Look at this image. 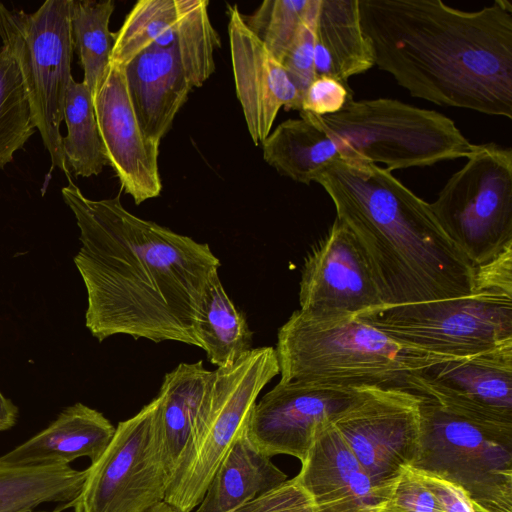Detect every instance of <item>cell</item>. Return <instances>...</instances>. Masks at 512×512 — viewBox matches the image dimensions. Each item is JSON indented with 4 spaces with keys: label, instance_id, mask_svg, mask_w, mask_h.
Wrapping results in <instances>:
<instances>
[{
    "label": "cell",
    "instance_id": "32",
    "mask_svg": "<svg viewBox=\"0 0 512 512\" xmlns=\"http://www.w3.org/2000/svg\"><path fill=\"white\" fill-rule=\"evenodd\" d=\"M370 512H444L412 467H405Z\"/></svg>",
    "mask_w": 512,
    "mask_h": 512
},
{
    "label": "cell",
    "instance_id": "9",
    "mask_svg": "<svg viewBox=\"0 0 512 512\" xmlns=\"http://www.w3.org/2000/svg\"><path fill=\"white\" fill-rule=\"evenodd\" d=\"M467 159L430 207L476 268L512 246V150L479 144Z\"/></svg>",
    "mask_w": 512,
    "mask_h": 512
},
{
    "label": "cell",
    "instance_id": "6",
    "mask_svg": "<svg viewBox=\"0 0 512 512\" xmlns=\"http://www.w3.org/2000/svg\"><path fill=\"white\" fill-rule=\"evenodd\" d=\"M70 5L71 0H47L27 13L10 10L0 2V42L18 66L32 121L52 166L67 176L60 125L73 78Z\"/></svg>",
    "mask_w": 512,
    "mask_h": 512
},
{
    "label": "cell",
    "instance_id": "39",
    "mask_svg": "<svg viewBox=\"0 0 512 512\" xmlns=\"http://www.w3.org/2000/svg\"><path fill=\"white\" fill-rule=\"evenodd\" d=\"M152 512H180L173 506L169 505L165 501L159 504L156 508L152 510Z\"/></svg>",
    "mask_w": 512,
    "mask_h": 512
},
{
    "label": "cell",
    "instance_id": "4",
    "mask_svg": "<svg viewBox=\"0 0 512 512\" xmlns=\"http://www.w3.org/2000/svg\"><path fill=\"white\" fill-rule=\"evenodd\" d=\"M280 382L407 390L413 375L456 359L399 342L353 316L317 318L297 310L279 328Z\"/></svg>",
    "mask_w": 512,
    "mask_h": 512
},
{
    "label": "cell",
    "instance_id": "35",
    "mask_svg": "<svg viewBox=\"0 0 512 512\" xmlns=\"http://www.w3.org/2000/svg\"><path fill=\"white\" fill-rule=\"evenodd\" d=\"M349 100L352 91L348 85L330 77H317L304 93L301 111L326 116L340 111Z\"/></svg>",
    "mask_w": 512,
    "mask_h": 512
},
{
    "label": "cell",
    "instance_id": "36",
    "mask_svg": "<svg viewBox=\"0 0 512 512\" xmlns=\"http://www.w3.org/2000/svg\"><path fill=\"white\" fill-rule=\"evenodd\" d=\"M413 470L435 496L444 512H477L468 494L455 483L431 472Z\"/></svg>",
    "mask_w": 512,
    "mask_h": 512
},
{
    "label": "cell",
    "instance_id": "16",
    "mask_svg": "<svg viewBox=\"0 0 512 512\" xmlns=\"http://www.w3.org/2000/svg\"><path fill=\"white\" fill-rule=\"evenodd\" d=\"M299 304L317 318L358 317L385 306L362 246L337 218L304 259Z\"/></svg>",
    "mask_w": 512,
    "mask_h": 512
},
{
    "label": "cell",
    "instance_id": "17",
    "mask_svg": "<svg viewBox=\"0 0 512 512\" xmlns=\"http://www.w3.org/2000/svg\"><path fill=\"white\" fill-rule=\"evenodd\" d=\"M107 165L135 204L158 197L162 184L159 146L143 134L132 107L124 67L110 63L92 97Z\"/></svg>",
    "mask_w": 512,
    "mask_h": 512
},
{
    "label": "cell",
    "instance_id": "20",
    "mask_svg": "<svg viewBox=\"0 0 512 512\" xmlns=\"http://www.w3.org/2000/svg\"><path fill=\"white\" fill-rule=\"evenodd\" d=\"M123 67L140 128L159 146L194 87L172 51L147 49Z\"/></svg>",
    "mask_w": 512,
    "mask_h": 512
},
{
    "label": "cell",
    "instance_id": "10",
    "mask_svg": "<svg viewBox=\"0 0 512 512\" xmlns=\"http://www.w3.org/2000/svg\"><path fill=\"white\" fill-rule=\"evenodd\" d=\"M420 397V451L410 467L461 487L477 512H512V437L490 432Z\"/></svg>",
    "mask_w": 512,
    "mask_h": 512
},
{
    "label": "cell",
    "instance_id": "37",
    "mask_svg": "<svg viewBox=\"0 0 512 512\" xmlns=\"http://www.w3.org/2000/svg\"><path fill=\"white\" fill-rule=\"evenodd\" d=\"M476 290H491L512 296V246L490 262L476 267Z\"/></svg>",
    "mask_w": 512,
    "mask_h": 512
},
{
    "label": "cell",
    "instance_id": "13",
    "mask_svg": "<svg viewBox=\"0 0 512 512\" xmlns=\"http://www.w3.org/2000/svg\"><path fill=\"white\" fill-rule=\"evenodd\" d=\"M207 0H140L113 33L110 63L125 66L140 52H174L193 87L215 71L221 38L208 14Z\"/></svg>",
    "mask_w": 512,
    "mask_h": 512
},
{
    "label": "cell",
    "instance_id": "19",
    "mask_svg": "<svg viewBox=\"0 0 512 512\" xmlns=\"http://www.w3.org/2000/svg\"><path fill=\"white\" fill-rule=\"evenodd\" d=\"M296 477L316 512H370L387 492L372 483L332 424L317 432Z\"/></svg>",
    "mask_w": 512,
    "mask_h": 512
},
{
    "label": "cell",
    "instance_id": "5",
    "mask_svg": "<svg viewBox=\"0 0 512 512\" xmlns=\"http://www.w3.org/2000/svg\"><path fill=\"white\" fill-rule=\"evenodd\" d=\"M315 116L343 160L384 163L390 172L467 158L476 146L445 115L395 99H352L334 114Z\"/></svg>",
    "mask_w": 512,
    "mask_h": 512
},
{
    "label": "cell",
    "instance_id": "1",
    "mask_svg": "<svg viewBox=\"0 0 512 512\" xmlns=\"http://www.w3.org/2000/svg\"><path fill=\"white\" fill-rule=\"evenodd\" d=\"M64 202L80 230L74 263L87 291L85 325L99 342L125 334L201 348L196 321L220 260L207 243L93 200L69 180Z\"/></svg>",
    "mask_w": 512,
    "mask_h": 512
},
{
    "label": "cell",
    "instance_id": "18",
    "mask_svg": "<svg viewBox=\"0 0 512 512\" xmlns=\"http://www.w3.org/2000/svg\"><path fill=\"white\" fill-rule=\"evenodd\" d=\"M228 11L236 94L251 139L259 145L282 107L301 111L303 96L281 62L246 25L237 5L228 6Z\"/></svg>",
    "mask_w": 512,
    "mask_h": 512
},
{
    "label": "cell",
    "instance_id": "22",
    "mask_svg": "<svg viewBox=\"0 0 512 512\" xmlns=\"http://www.w3.org/2000/svg\"><path fill=\"white\" fill-rule=\"evenodd\" d=\"M369 39L363 32L358 0H320L315 31L314 74L344 85L373 67Z\"/></svg>",
    "mask_w": 512,
    "mask_h": 512
},
{
    "label": "cell",
    "instance_id": "8",
    "mask_svg": "<svg viewBox=\"0 0 512 512\" xmlns=\"http://www.w3.org/2000/svg\"><path fill=\"white\" fill-rule=\"evenodd\" d=\"M73 512H152L165 501L173 467L156 396L121 421L102 455L86 468Z\"/></svg>",
    "mask_w": 512,
    "mask_h": 512
},
{
    "label": "cell",
    "instance_id": "2",
    "mask_svg": "<svg viewBox=\"0 0 512 512\" xmlns=\"http://www.w3.org/2000/svg\"><path fill=\"white\" fill-rule=\"evenodd\" d=\"M374 64L417 98L512 118V4L358 0Z\"/></svg>",
    "mask_w": 512,
    "mask_h": 512
},
{
    "label": "cell",
    "instance_id": "29",
    "mask_svg": "<svg viewBox=\"0 0 512 512\" xmlns=\"http://www.w3.org/2000/svg\"><path fill=\"white\" fill-rule=\"evenodd\" d=\"M67 135L62 148L68 168L76 176L91 177L102 172L107 161L98 129L92 94L87 85L72 78L64 103Z\"/></svg>",
    "mask_w": 512,
    "mask_h": 512
},
{
    "label": "cell",
    "instance_id": "15",
    "mask_svg": "<svg viewBox=\"0 0 512 512\" xmlns=\"http://www.w3.org/2000/svg\"><path fill=\"white\" fill-rule=\"evenodd\" d=\"M372 387L279 381L255 403L247 434L268 457L290 455L302 463L317 432L364 398Z\"/></svg>",
    "mask_w": 512,
    "mask_h": 512
},
{
    "label": "cell",
    "instance_id": "25",
    "mask_svg": "<svg viewBox=\"0 0 512 512\" xmlns=\"http://www.w3.org/2000/svg\"><path fill=\"white\" fill-rule=\"evenodd\" d=\"M214 382L215 370L206 369L202 360L180 363L164 375L157 396L162 432L173 471L209 403Z\"/></svg>",
    "mask_w": 512,
    "mask_h": 512
},
{
    "label": "cell",
    "instance_id": "38",
    "mask_svg": "<svg viewBox=\"0 0 512 512\" xmlns=\"http://www.w3.org/2000/svg\"><path fill=\"white\" fill-rule=\"evenodd\" d=\"M18 407L0 391V432L11 429L18 420Z\"/></svg>",
    "mask_w": 512,
    "mask_h": 512
},
{
    "label": "cell",
    "instance_id": "7",
    "mask_svg": "<svg viewBox=\"0 0 512 512\" xmlns=\"http://www.w3.org/2000/svg\"><path fill=\"white\" fill-rule=\"evenodd\" d=\"M280 372L275 348H252L231 366L215 370L208 406L195 425L172 473L165 502L192 512L246 427L261 390Z\"/></svg>",
    "mask_w": 512,
    "mask_h": 512
},
{
    "label": "cell",
    "instance_id": "31",
    "mask_svg": "<svg viewBox=\"0 0 512 512\" xmlns=\"http://www.w3.org/2000/svg\"><path fill=\"white\" fill-rule=\"evenodd\" d=\"M312 3L313 0H265L251 15H243V19L268 51L282 62Z\"/></svg>",
    "mask_w": 512,
    "mask_h": 512
},
{
    "label": "cell",
    "instance_id": "11",
    "mask_svg": "<svg viewBox=\"0 0 512 512\" xmlns=\"http://www.w3.org/2000/svg\"><path fill=\"white\" fill-rule=\"evenodd\" d=\"M356 318L399 342L454 358L512 343V296L491 290L384 306Z\"/></svg>",
    "mask_w": 512,
    "mask_h": 512
},
{
    "label": "cell",
    "instance_id": "40",
    "mask_svg": "<svg viewBox=\"0 0 512 512\" xmlns=\"http://www.w3.org/2000/svg\"><path fill=\"white\" fill-rule=\"evenodd\" d=\"M32 512H35V511H32Z\"/></svg>",
    "mask_w": 512,
    "mask_h": 512
},
{
    "label": "cell",
    "instance_id": "12",
    "mask_svg": "<svg viewBox=\"0 0 512 512\" xmlns=\"http://www.w3.org/2000/svg\"><path fill=\"white\" fill-rule=\"evenodd\" d=\"M421 397L400 388L372 387L331 424L372 483L388 490L420 451Z\"/></svg>",
    "mask_w": 512,
    "mask_h": 512
},
{
    "label": "cell",
    "instance_id": "23",
    "mask_svg": "<svg viewBox=\"0 0 512 512\" xmlns=\"http://www.w3.org/2000/svg\"><path fill=\"white\" fill-rule=\"evenodd\" d=\"M286 480L287 475L256 448L245 427L212 477L195 512H231Z\"/></svg>",
    "mask_w": 512,
    "mask_h": 512
},
{
    "label": "cell",
    "instance_id": "21",
    "mask_svg": "<svg viewBox=\"0 0 512 512\" xmlns=\"http://www.w3.org/2000/svg\"><path fill=\"white\" fill-rule=\"evenodd\" d=\"M115 428L98 410L75 403L46 428L1 455L0 462L16 466L70 465L86 457L93 463L109 445Z\"/></svg>",
    "mask_w": 512,
    "mask_h": 512
},
{
    "label": "cell",
    "instance_id": "34",
    "mask_svg": "<svg viewBox=\"0 0 512 512\" xmlns=\"http://www.w3.org/2000/svg\"><path fill=\"white\" fill-rule=\"evenodd\" d=\"M231 512H316V508L311 495L295 476Z\"/></svg>",
    "mask_w": 512,
    "mask_h": 512
},
{
    "label": "cell",
    "instance_id": "33",
    "mask_svg": "<svg viewBox=\"0 0 512 512\" xmlns=\"http://www.w3.org/2000/svg\"><path fill=\"white\" fill-rule=\"evenodd\" d=\"M319 6L320 0H313L307 17L281 62L302 96L315 79L314 49Z\"/></svg>",
    "mask_w": 512,
    "mask_h": 512
},
{
    "label": "cell",
    "instance_id": "28",
    "mask_svg": "<svg viewBox=\"0 0 512 512\" xmlns=\"http://www.w3.org/2000/svg\"><path fill=\"white\" fill-rule=\"evenodd\" d=\"M115 9L112 0H71L70 25L74 51L83 68V82L92 97L100 87L110 66L113 33L109 22Z\"/></svg>",
    "mask_w": 512,
    "mask_h": 512
},
{
    "label": "cell",
    "instance_id": "24",
    "mask_svg": "<svg viewBox=\"0 0 512 512\" xmlns=\"http://www.w3.org/2000/svg\"><path fill=\"white\" fill-rule=\"evenodd\" d=\"M298 119L280 123L261 143L264 160L281 175L309 185L331 163L343 160L338 143L315 114L300 111Z\"/></svg>",
    "mask_w": 512,
    "mask_h": 512
},
{
    "label": "cell",
    "instance_id": "26",
    "mask_svg": "<svg viewBox=\"0 0 512 512\" xmlns=\"http://www.w3.org/2000/svg\"><path fill=\"white\" fill-rule=\"evenodd\" d=\"M86 474V469L64 464L16 466L0 462V512H32L52 502L70 504Z\"/></svg>",
    "mask_w": 512,
    "mask_h": 512
},
{
    "label": "cell",
    "instance_id": "27",
    "mask_svg": "<svg viewBox=\"0 0 512 512\" xmlns=\"http://www.w3.org/2000/svg\"><path fill=\"white\" fill-rule=\"evenodd\" d=\"M196 334L207 359L217 368L231 366L252 349L253 332L227 295L218 271L211 276L203 295Z\"/></svg>",
    "mask_w": 512,
    "mask_h": 512
},
{
    "label": "cell",
    "instance_id": "30",
    "mask_svg": "<svg viewBox=\"0 0 512 512\" xmlns=\"http://www.w3.org/2000/svg\"><path fill=\"white\" fill-rule=\"evenodd\" d=\"M35 131L18 66L0 42V169Z\"/></svg>",
    "mask_w": 512,
    "mask_h": 512
},
{
    "label": "cell",
    "instance_id": "3",
    "mask_svg": "<svg viewBox=\"0 0 512 512\" xmlns=\"http://www.w3.org/2000/svg\"><path fill=\"white\" fill-rule=\"evenodd\" d=\"M362 246L385 306L461 298L476 268L425 202L376 164L338 160L315 178Z\"/></svg>",
    "mask_w": 512,
    "mask_h": 512
},
{
    "label": "cell",
    "instance_id": "14",
    "mask_svg": "<svg viewBox=\"0 0 512 512\" xmlns=\"http://www.w3.org/2000/svg\"><path fill=\"white\" fill-rule=\"evenodd\" d=\"M407 390L498 435L512 437V343L434 364Z\"/></svg>",
    "mask_w": 512,
    "mask_h": 512
}]
</instances>
